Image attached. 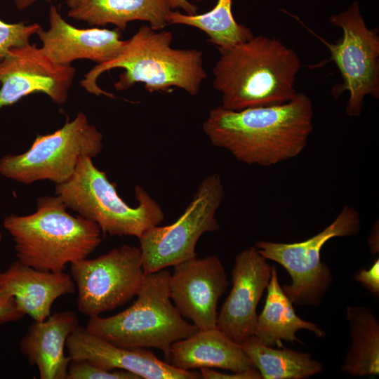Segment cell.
Instances as JSON below:
<instances>
[{
  "label": "cell",
  "instance_id": "obj_24",
  "mask_svg": "<svg viewBox=\"0 0 379 379\" xmlns=\"http://www.w3.org/2000/svg\"><path fill=\"white\" fill-rule=\"evenodd\" d=\"M168 24H180L198 28L208 36L218 51L230 49L254 36L253 32L239 24L232 13V0H218L210 11L203 14H182L171 11L166 16Z\"/></svg>",
  "mask_w": 379,
  "mask_h": 379
},
{
  "label": "cell",
  "instance_id": "obj_31",
  "mask_svg": "<svg viewBox=\"0 0 379 379\" xmlns=\"http://www.w3.org/2000/svg\"><path fill=\"white\" fill-rule=\"evenodd\" d=\"M378 230H373L369 238V245L371 248L373 254H375L378 252V241H376V238H378Z\"/></svg>",
  "mask_w": 379,
  "mask_h": 379
},
{
  "label": "cell",
  "instance_id": "obj_13",
  "mask_svg": "<svg viewBox=\"0 0 379 379\" xmlns=\"http://www.w3.org/2000/svg\"><path fill=\"white\" fill-rule=\"evenodd\" d=\"M228 286L225 267L214 255L175 265L169 279L175 308L199 330L216 328L218 302Z\"/></svg>",
  "mask_w": 379,
  "mask_h": 379
},
{
  "label": "cell",
  "instance_id": "obj_7",
  "mask_svg": "<svg viewBox=\"0 0 379 379\" xmlns=\"http://www.w3.org/2000/svg\"><path fill=\"white\" fill-rule=\"evenodd\" d=\"M102 139L87 116L79 112L53 133L38 134L25 152L3 156L0 174L25 185L45 180L56 185L64 182L74 173L80 157L93 159L100 153Z\"/></svg>",
  "mask_w": 379,
  "mask_h": 379
},
{
  "label": "cell",
  "instance_id": "obj_12",
  "mask_svg": "<svg viewBox=\"0 0 379 379\" xmlns=\"http://www.w3.org/2000/svg\"><path fill=\"white\" fill-rule=\"evenodd\" d=\"M75 73L74 67L56 63L29 43L11 48L0 61V109L36 93L65 104Z\"/></svg>",
  "mask_w": 379,
  "mask_h": 379
},
{
  "label": "cell",
  "instance_id": "obj_34",
  "mask_svg": "<svg viewBox=\"0 0 379 379\" xmlns=\"http://www.w3.org/2000/svg\"><path fill=\"white\" fill-rule=\"evenodd\" d=\"M2 239H3V236H2V234L0 232V246H1V244L2 242Z\"/></svg>",
  "mask_w": 379,
  "mask_h": 379
},
{
  "label": "cell",
  "instance_id": "obj_15",
  "mask_svg": "<svg viewBox=\"0 0 379 379\" xmlns=\"http://www.w3.org/2000/svg\"><path fill=\"white\" fill-rule=\"evenodd\" d=\"M66 348L71 360H87L106 370L121 369L145 379H197L200 372L177 368L143 347L116 345L78 326Z\"/></svg>",
  "mask_w": 379,
  "mask_h": 379
},
{
  "label": "cell",
  "instance_id": "obj_26",
  "mask_svg": "<svg viewBox=\"0 0 379 379\" xmlns=\"http://www.w3.org/2000/svg\"><path fill=\"white\" fill-rule=\"evenodd\" d=\"M66 379H140L135 374L121 369H103L87 360H71Z\"/></svg>",
  "mask_w": 379,
  "mask_h": 379
},
{
  "label": "cell",
  "instance_id": "obj_9",
  "mask_svg": "<svg viewBox=\"0 0 379 379\" xmlns=\"http://www.w3.org/2000/svg\"><path fill=\"white\" fill-rule=\"evenodd\" d=\"M224 198L218 174L199 185L183 213L172 224L156 225L139 238L145 274L197 257L196 245L203 234L219 230L215 214Z\"/></svg>",
  "mask_w": 379,
  "mask_h": 379
},
{
  "label": "cell",
  "instance_id": "obj_1",
  "mask_svg": "<svg viewBox=\"0 0 379 379\" xmlns=\"http://www.w3.org/2000/svg\"><path fill=\"white\" fill-rule=\"evenodd\" d=\"M310 98L297 93L277 105L210 110L203 131L211 143L248 165L270 166L298 156L313 130Z\"/></svg>",
  "mask_w": 379,
  "mask_h": 379
},
{
  "label": "cell",
  "instance_id": "obj_33",
  "mask_svg": "<svg viewBox=\"0 0 379 379\" xmlns=\"http://www.w3.org/2000/svg\"><path fill=\"white\" fill-rule=\"evenodd\" d=\"M81 0H66V4L69 9L76 7Z\"/></svg>",
  "mask_w": 379,
  "mask_h": 379
},
{
  "label": "cell",
  "instance_id": "obj_11",
  "mask_svg": "<svg viewBox=\"0 0 379 379\" xmlns=\"http://www.w3.org/2000/svg\"><path fill=\"white\" fill-rule=\"evenodd\" d=\"M77 307L89 317L112 310L136 296L145 273L140 247L123 245L99 257L71 264Z\"/></svg>",
  "mask_w": 379,
  "mask_h": 379
},
{
  "label": "cell",
  "instance_id": "obj_19",
  "mask_svg": "<svg viewBox=\"0 0 379 379\" xmlns=\"http://www.w3.org/2000/svg\"><path fill=\"white\" fill-rule=\"evenodd\" d=\"M168 364L185 371L219 368L234 373L255 368L241 345L217 328L199 330L173 343Z\"/></svg>",
  "mask_w": 379,
  "mask_h": 379
},
{
  "label": "cell",
  "instance_id": "obj_17",
  "mask_svg": "<svg viewBox=\"0 0 379 379\" xmlns=\"http://www.w3.org/2000/svg\"><path fill=\"white\" fill-rule=\"evenodd\" d=\"M0 289L11 295L18 308L34 321L51 314L53 302L75 292L76 285L67 273L36 270L18 260L0 272Z\"/></svg>",
  "mask_w": 379,
  "mask_h": 379
},
{
  "label": "cell",
  "instance_id": "obj_28",
  "mask_svg": "<svg viewBox=\"0 0 379 379\" xmlns=\"http://www.w3.org/2000/svg\"><path fill=\"white\" fill-rule=\"evenodd\" d=\"M354 280L362 284L375 297H379V260L368 270L361 269L354 276Z\"/></svg>",
  "mask_w": 379,
  "mask_h": 379
},
{
  "label": "cell",
  "instance_id": "obj_5",
  "mask_svg": "<svg viewBox=\"0 0 379 379\" xmlns=\"http://www.w3.org/2000/svg\"><path fill=\"white\" fill-rule=\"evenodd\" d=\"M170 276L166 268L145 274L132 305L109 317H89L86 328L118 346L158 349L168 363L172 344L199 331L171 303Z\"/></svg>",
  "mask_w": 379,
  "mask_h": 379
},
{
  "label": "cell",
  "instance_id": "obj_16",
  "mask_svg": "<svg viewBox=\"0 0 379 379\" xmlns=\"http://www.w3.org/2000/svg\"><path fill=\"white\" fill-rule=\"evenodd\" d=\"M50 27L37 32L42 52L53 61L62 65L77 60L86 59L98 64L115 58L124 49L119 29L91 27L79 29L67 22L55 6L49 11Z\"/></svg>",
  "mask_w": 379,
  "mask_h": 379
},
{
  "label": "cell",
  "instance_id": "obj_21",
  "mask_svg": "<svg viewBox=\"0 0 379 379\" xmlns=\"http://www.w3.org/2000/svg\"><path fill=\"white\" fill-rule=\"evenodd\" d=\"M265 304L258 315L255 333L260 341L268 347H282V340L302 343L295 335L300 329H307L318 338L324 335L316 324L300 319L293 302L284 292L278 280L277 270L272 266L271 277L267 286Z\"/></svg>",
  "mask_w": 379,
  "mask_h": 379
},
{
  "label": "cell",
  "instance_id": "obj_18",
  "mask_svg": "<svg viewBox=\"0 0 379 379\" xmlns=\"http://www.w3.org/2000/svg\"><path fill=\"white\" fill-rule=\"evenodd\" d=\"M79 326L71 310L55 312L34 321L20 341L22 353L38 368L41 379H66L71 359L65 354L69 335Z\"/></svg>",
  "mask_w": 379,
  "mask_h": 379
},
{
  "label": "cell",
  "instance_id": "obj_6",
  "mask_svg": "<svg viewBox=\"0 0 379 379\" xmlns=\"http://www.w3.org/2000/svg\"><path fill=\"white\" fill-rule=\"evenodd\" d=\"M135 194L138 205L132 207L119 196L116 185L109 180L106 173L88 156L80 157L72 175L55 186V195L67 208L95 222L103 233L139 239L164 220V213L141 186H135Z\"/></svg>",
  "mask_w": 379,
  "mask_h": 379
},
{
  "label": "cell",
  "instance_id": "obj_8",
  "mask_svg": "<svg viewBox=\"0 0 379 379\" xmlns=\"http://www.w3.org/2000/svg\"><path fill=\"white\" fill-rule=\"evenodd\" d=\"M360 227L359 213L345 206L332 223L307 240L291 244L259 241L254 246L288 272L291 284L282 289L293 304L318 306L333 281L331 269L321 260L322 247L332 238L358 234Z\"/></svg>",
  "mask_w": 379,
  "mask_h": 379
},
{
  "label": "cell",
  "instance_id": "obj_10",
  "mask_svg": "<svg viewBox=\"0 0 379 379\" xmlns=\"http://www.w3.org/2000/svg\"><path fill=\"white\" fill-rule=\"evenodd\" d=\"M331 25L340 27L343 38L331 44L312 32L329 50L331 60L338 67L343 82L333 87L338 98L347 91L350 98L346 113L350 117L361 114L366 96L379 98V36L378 29L367 27L354 1L345 11L332 15Z\"/></svg>",
  "mask_w": 379,
  "mask_h": 379
},
{
  "label": "cell",
  "instance_id": "obj_3",
  "mask_svg": "<svg viewBox=\"0 0 379 379\" xmlns=\"http://www.w3.org/2000/svg\"><path fill=\"white\" fill-rule=\"evenodd\" d=\"M172 33L142 26L129 39L123 51L114 59L98 64L84 75L80 85L90 93L114 98L112 93L97 84L100 74L114 68H123L114 88L126 90L136 83H143L150 93L172 91L171 87L197 95L206 78L203 53L197 49H178L171 46Z\"/></svg>",
  "mask_w": 379,
  "mask_h": 379
},
{
  "label": "cell",
  "instance_id": "obj_20",
  "mask_svg": "<svg viewBox=\"0 0 379 379\" xmlns=\"http://www.w3.org/2000/svg\"><path fill=\"white\" fill-rule=\"evenodd\" d=\"M171 11L166 0H81L67 17L98 27L112 24L121 32L134 20L147 21L152 29L161 30Z\"/></svg>",
  "mask_w": 379,
  "mask_h": 379
},
{
  "label": "cell",
  "instance_id": "obj_14",
  "mask_svg": "<svg viewBox=\"0 0 379 379\" xmlns=\"http://www.w3.org/2000/svg\"><path fill=\"white\" fill-rule=\"evenodd\" d=\"M272 266L255 246L239 252L232 272V290L217 317L216 328L240 344L254 335L258 304L271 277Z\"/></svg>",
  "mask_w": 379,
  "mask_h": 379
},
{
  "label": "cell",
  "instance_id": "obj_29",
  "mask_svg": "<svg viewBox=\"0 0 379 379\" xmlns=\"http://www.w3.org/2000/svg\"><path fill=\"white\" fill-rule=\"evenodd\" d=\"M199 372L201 378L204 379H262L261 374L256 368L234 372L233 374L222 373L210 368H201Z\"/></svg>",
  "mask_w": 379,
  "mask_h": 379
},
{
  "label": "cell",
  "instance_id": "obj_2",
  "mask_svg": "<svg viewBox=\"0 0 379 379\" xmlns=\"http://www.w3.org/2000/svg\"><path fill=\"white\" fill-rule=\"evenodd\" d=\"M213 85L221 93L222 108L239 111L286 103L298 93V53L275 37L254 36L219 51Z\"/></svg>",
  "mask_w": 379,
  "mask_h": 379
},
{
  "label": "cell",
  "instance_id": "obj_22",
  "mask_svg": "<svg viewBox=\"0 0 379 379\" xmlns=\"http://www.w3.org/2000/svg\"><path fill=\"white\" fill-rule=\"evenodd\" d=\"M351 344L342 371L351 375L364 377L379 373V323L370 308L347 307Z\"/></svg>",
  "mask_w": 379,
  "mask_h": 379
},
{
  "label": "cell",
  "instance_id": "obj_25",
  "mask_svg": "<svg viewBox=\"0 0 379 379\" xmlns=\"http://www.w3.org/2000/svg\"><path fill=\"white\" fill-rule=\"evenodd\" d=\"M41 29V27L38 23L10 24L0 20V61L11 48L29 43L30 36L37 34Z\"/></svg>",
  "mask_w": 379,
  "mask_h": 379
},
{
  "label": "cell",
  "instance_id": "obj_30",
  "mask_svg": "<svg viewBox=\"0 0 379 379\" xmlns=\"http://www.w3.org/2000/svg\"><path fill=\"white\" fill-rule=\"evenodd\" d=\"M171 9L182 8L188 15H195L198 10L197 6L187 0H166Z\"/></svg>",
  "mask_w": 379,
  "mask_h": 379
},
{
  "label": "cell",
  "instance_id": "obj_32",
  "mask_svg": "<svg viewBox=\"0 0 379 379\" xmlns=\"http://www.w3.org/2000/svg\"><path fill=\"white\" fill-rule=\"evenodd\" d=\"M14 1L17 8L18 10H23L31 6L35 1L39 0H12ZM48 3H52L55 0H44Z\"/></svg>",
  "mask_w": 379,
  "mask_h": 379
},
{
  "label": "cell",
  "instance_id": "obj_27",
  "mask_svg": "<svg viewBox=\"0 0 379 379\" xmlns=\"http://www.w3.org/2000/svg\"><path fill=\"white\" fill-rule=\"evenodd\" d=\"M25 314L18 308L14 298L6 291L0 289V325L18 321Z\"/></svg>",
  "mask_w": 379,
  "mask_h": 379
},
{
  "label": "cell",
  "instance_id": "obj_4",
  "mask_svg": "<svg viewBox=\"0 0 379 379\" xmlns=\"http://www.w3.org/2000/svg\"><path fill=\"white\" fill-rule=\"evenodd\" d=\"M4 227L13 239L18 260L41 271L62 272L86 258L102 240L100 227L71 215L57 195L39 197L30 215L6 216Z\"/></svg>",
  "mask_w": 379,
  "mask_h": 379
},
{
  "label": "cell",
  "instance_id": "obj_23",
  "mask_svg": "<svg viewBox=\"0 0 379 379\" xmlns=\"http://www.w3.org/2000/svg\"><path fill=\"white\" fill-rule=\"evenodd\" d=\"M263 379H303L323 370L311 354L290 349H274L263 345L254 335L240 343Z\"/></svg>",
  "mask_w": 379,
  "mask_h": 379
}]
</instances>
